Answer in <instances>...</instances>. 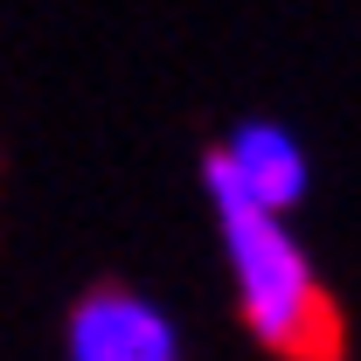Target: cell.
<instances>
[{
    "instance_id": "cell-1",
    "label": "cell",
    "mask_w": 361,
    "mask_h": 361,
    "mask_svg": "<svg viewBox=\"0 0 361 361\" xmlns=\"http://www.w3.org/2000/svg\"><path fill=\"white\" fill-rule=\"evenodd\" d=\"M202 195H209V216L223 229V257L236 271V313L250 326V341L271 355H334L341 319H334V299L319 285L306 243L285 229L278 209H264L229 174L223 146L202 153Z\"/></svg>"
},
{
    "instance_id": "cell-2",
    "label": "cell",
    "mask_w": 361,
    "mask_h": 361,
    "mask_svg": "<svg viewBox=\"0 0 361 361\" xmlns=\"http://www.w3.org/2000/svg\"><path fill=\"white\" fill-rule=\"evenodd\" d=\"M63 348L77 361H174L180 326L133 285H90L63 319Z\"/></svg>"
},
{
    "instance_id": "cell-3",
    "label": "cell",
    "mask_w": 361,
    "mask_h": 361,
    "mask_svg": "<svg viewBox=\"0 0 361 361\" xmlns=\"http://www.w3.org/2000/svg\"><path fill=\"white\" fill-rule=\"evenodd\" d=\"M223 160H229V174L243 180L264 209H278V216H292V209L306 202V188H313V153H306V139L292 133V126H278V118H243V126L223 139Z\"/></svg>"
}]
</instances>
